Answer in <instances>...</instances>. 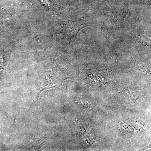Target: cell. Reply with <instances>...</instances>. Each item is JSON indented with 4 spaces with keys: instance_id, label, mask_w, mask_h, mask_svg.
Instances as JSON below:
<instances>
[{
    "instance_id": "obj_1",
    "label": "cell",
    "mask_w": 151,
    "mask_h": 151,
    "mask_svg": "<svg viewBox=\"0 0 151 151\" xmlns=\"http://www.w3.org/2000/svg\"><path fill=\"white\" fill-rule=\"evenodd\" d=\"M40 1L42 4L47 6H51L52 5V3L50 2L49 0H40Z\"/></svg>"
},
{
    "instance_id": "obj_2",
    "label": "cell",
    "mask_w": 151,
    "mask_h": 151,
    "mask_svg": "<svg viewBox=\"0 0 151 151\" xmlns=\"http://www.w3.org/2000/svg\"><path fill=\"white\" fill-rule=\"evenodd\" d=\"M3 58L2 55H0V72L3 67Z\"/></svg>"
}]
</instances>
